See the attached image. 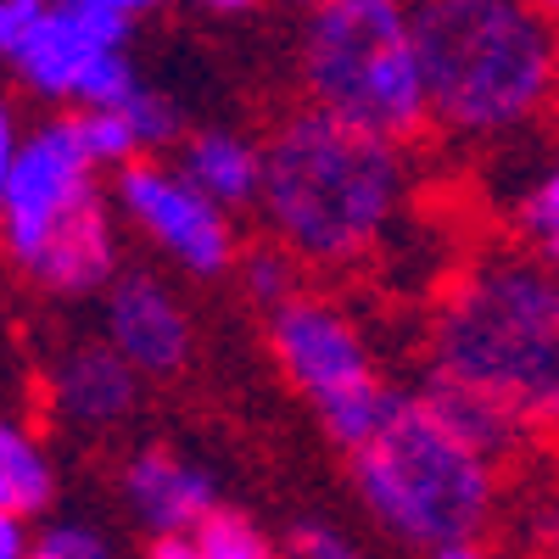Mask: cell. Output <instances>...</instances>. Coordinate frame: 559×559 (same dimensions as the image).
<instances>
[{
	"label": "cell",
	"instance_id": "17",
	"mask_svg": "<svg viewBox=\"0 0 559 559\" xmlns=\"http://www.w3.org/2000/svg\"><path fill=\"white\" fill-rule=\"evenodd\" d=\"M515 236L521 247L532 252H559V157L543 163L532 179H526V191L515 197Z\"/></svg>",
	"mask_w": 559,
	"mask_h": 559
},
{
	"label": "cell",
	"instance_id": "7",
	"mask_svg": "<svg viewBox=\"0 0 559 559\" xmlns=\"http://www.w3.org/2000/svg\"><path fill=\"white\" fill-rule=\"evenodd\" d=\"M96 168L102 163L84 146L79 112L73 118H45L34 134H23L12 179H7V191H0V252L23 269L57 224H68L90 202H102Z\"/></svg>",
	"mask_w": 559,
	"mask_h": 559
},
{
	"label": "cell",
	"instance_id": "16",
	"mask_svg": "<svg viewBox=\"0 0 559 559\" xmlns=\"http://www.w3.org/2000/svg\"><path fill=\"white\" fill-rule=\"evenodd\" d=\"M51 498H57V471L45 459L39 437L12 426V419H0V509H12V515L28 521Z\"/></svg>",
	"mask_w": 559,
	"mask_h": 559
},
{
	"label": "cell",
	"instance_id": "33",
	"mask_svg": "<svg viewBox=\"0 0 559 559\" xmlns=\"http://www.w3.org/2000/svg\"><path fill=\"white\" fill-rule=\"evenodd\" d=\"M23 559H45V554H39V548H28V554H23Z\"/></svg>",
	"mask_w": 559,
	"mask_h": 559
},
{
	"label": "cell",
	"instance_id": "6",
	"mask_svg": "<svg viewBox=\"0 0 559 559\" xmlns=\"http://www.w3.org/2000/svg\"><path fill=\"white\" fill-rule=\"evenodd\" d=\"M269 353L280 364V376L313 408L324 437L347 453L376 437L397 403V392L381 381L376 358H369L364 331L331 297L297 292L292 302L269 308Z\"/></svg>",
	"mask_w": 559,
	"mask_h": 559
},
{
	"label": "cell",
	"instance_id": "15",
	"mask_svg": "<svg viewBox=\"0 0 559 559\" xmlns=\"http://www.w3.org/2000/svg\"><path fill=\"white\" fill-rule=\"evenodd\" d=\"M179 174L207 191L218 207H252L263 197V146H252L236 129H197L179 146Z\"/></svg>",
	"mask_w": 559,
	"mask_h": 559
},
{
	"label": "cell",
	"instance_id": "11",
	"mask_svg": "<svg viewBox=\"0 0 559 559\" xmlns=\"http://www.w3.org/2000/svg\"><path fill=\"white\" fill-rule=\"evenodd\" d=\"M123 498L152 537H191L218 509V481L168 448H140L123 464Z\"/></svg>",
	"mask_w": 559,
	"mask_h": 559
},
{
	"label": "cell",
	"instance_id": "1",
	"mask_svg": "<svg viewBox=\"0 0 559 559\" xmlns=\"http://www.w3.org/2000/svg\"><path fill=\"white\" fill-rule=\"evenodd\" d=\"M408 146L324 107L280 118L263 146V218L274 241L313 269H353L381 252L408 213Z\"/></svg>",
	"mask_w": 559,
	"mask_h": 559
},
{
	"label": "cell",
	"instance_id": "23",
	"mask_svg": "<svg viewBox=\"0 0 559 559\" xmlns=\"http://www.w3.org/2000/svg\"><path fill=\"white\" fill-rule=\"evenodd\" d=\"M45 559H107V543L90 532V526H51L34 543Z\"/></svg>",
	"mask_w": 559,
	"mask_h": 559
},
{
	"label": "cell",
	"instance_id": "14",
	"mask_svg": "<svg viewBox=\"0 0 559 559\" xmlns=\"http://www.w3.org/2000/svg\"><path fill=\"white\" fill-rule=\"evenodd\" d=\"M414 397H419V408H426L448 437H459L464 448H476L492 464L509 459L532 437V426L503 397H492L487 386L464 381V376H448V369H437V364H426V376H419Z\"/></svg>",
	"mask_w": 559,
	"mask_h": 559
},
{
	"label": "cell",
	"instance_id": "5",
	"mask_svg": "<svg viewBox=\"0 0 559 559\" xmlns=\"http://www.w3.org/2000/svg\"><path fill=\"white\" fill-rule=\"evenodd\" d=\"M302 96L403 146L426 134L431 102L414 45V0H313L302 28Z\"/></svg>",
	"mask_w": 559,
	"mask_h": 559
},
{
	"label": "cell",
	"instance_id": "30",
	"mask_svg": "<svg viewBox=\"0 0 559 559\" xmlns=\"http://www.w3.org/2000/svg\"><path fill=\"white\" fill-rule=\"evenodd\" d=\"M112 7H118V12H129V17H140V12H163L168 0H112Z\"/></svg>",
	"mask_w": 559,
	"mask_h": 559
},
{
	"label": "cell",
	"instance_id": "22",
	"mask_svg": "<svg viewBox=\"0 0 559 559\" xmlns=\"http://www.w3.org/2000/svg\"><path fill=\"white\" fill-rule=\"evenodd\" d=\"M134 90H140V79H134L129 57L123 51H107V57H96V62L84 68V79L73 90V107H123Z\"/></svg>",
	"mask_w": 559,
	"mask_h": 559
},
{
	"label": "cell",
	"instance_id": "27",
	"mask_svg": "<svg viewBox=\"0 0 559 559\" xmlns=\"http://www.w3.org/2000/svg\"><path fill=\"white\" fill-rule=\"evenodd\" d=\"M28 548H34V537H28L23 515H12V509H0V559H23Z\"/></svg>",
	"mask_w": 559,
	"mask_h": 559
},
{
	"label": "cell",
	"instance_id": "4",
	"mask_svg": "<svg viewBox=\"0 0 559 559\" xmlns=\"http://www.w3.org/2000/svg\"><path fill=\"white\" fill-rule=\"evenodd\" d=\"M353 487L392 537L426 554L453 537H481L498 503L492 459L448 437L414 392H397L381 431L353 448Z\"/></svg>",
	"mask_w": 559,
	"mask_h": 559
},
{
	"label": "cell",
	"instance_id": "29",
	"mask_svg": "<svg viewBox=\"0 0 559 559\" xmlns=\"http://www.w3.org/2000/svg\"><path fill=\"white\" fill-rule=\"evenodd\" d=\"M431 559H487V548H481V537H453V543H437Z\"/></svg>",
	"mask_w": 559,
	"mask_h": 559
},
{
	"label": "cell",
	"instance_id": "3",
	"mask_svg": "<svg viewBox=\"0 0 559 559\" xmlns=\"http://www.w3.org/2000/svg\"><path fill=\"white\" fill-rule=\"evenodd\" d=\"M503 397L532 431H559V269L532 247L471 258L431 313V358Z\"/></svg>",
	"mask_w": 559,
	"mask_h": 559
},
{
	"label": "cell",
	"instance_id": "26",
	"mask_svg": "<svg viewBox=\"0 0 559 559\" xmlns=\"http://www.w3.org/2000/svg\"><path fill=\"white\" fill-rule=\"evenodd\" d=\"M17 146H23V134H17V112H12L7 102H0V191H7V179H12Z\"/></svg>",
	"mask_w": 559,
	"mask_h": 559
},
{
	"label": "cell",
	"instance_id": "20",
	"mask_svg": "<svg viewBox=\"0 0 559 559\" xmlns=\"http://www.w3.org/2000/svg\"><path fill=\"white\" fill-rule=\"evenodd\" d=\"M79 134H84L90 157H96L102 168H123L134 157H146L134 129H129V118H123V107H79Z\"/></svg>",
	"mask_w": 559,
	"mask_h": 559
},
{
	"label": "cell",
	"instance_id": "12",
	"mask_svg": "<svg viewBox=\"0 0 559 559\" xmlns=\"http://www.w3.org/2000/svg\"><path fill=\"white\" fill-rule=\"evenodd\" d=\"M23 274L51 297H90V292L112 286L118 280V229H112L107 197L73 213L68 224H57L45 236V247L23 263Z\"/></svg>",
	"mask_w": 559,
	"mask_h": 559
},
{
	"label": "cell",
	"instance_id": "2",
	"mask_svg": "<svg viewBox=\"0 0 559 559\" xmlns=\"http://www.w3.org/2000/svg\"><path fill=\"white\" fill-rule=\"evenodd\" d=\"M431 129L509 140L559 102V23L543 0H414Z\"/></svg>",
	"mask_w": 559,
	"mask_h": 559
},
{
	"label": "cell",
	"instance_id": "8",
	"mask_svg": "<svg viewBox=\"0 0 559 559\" xmlns=\"http://www.w3.org/2000/svg\"><path fill=\"white\" fill-rule=\"evenodd\" d=\"M112 197H118V213L152 247H163L185 274L218 280L236 269L241 252H236V229H229V207H218L207 191H197L179 168L134 157L118 168Z\"/></svg>",
	"mask_w": 559,
	"mask_h": 559
},
{
	"label": "cell",
	"instance_id": "25",
	"mask_svg": "<svg viewBox=\"0 0 559 559\" xmlns=\"http://www.w3.org/2000/svg\"><path fill=\"white\" fill-rule=\"evenodd\" d=\"M292 559H364V554L331 526H297L292 532Z\"/></svg>",
	"mask_w": 559,
	"mask_h": 559
},
{
	"label": "cell",
	"instance_id": "10",
	"mask_svg": "<svg viewBox=\"0 0 559 559\" xmlns=\"http://www.w3.org/2000/svg\"><path fill=\"white\" fill-rule=\"evenodd\" d=\"M107 342L140 376H179L191 364V319L152 274H118L107 286Z\"/></svg>",
	"mask_w": 559,
	"mask_h": 559
},
{
	"label": "cell",
	"instance_id": "13",
	"mask_svg": "<svg viewBox=\"0 0 559 559\" xmlns=\"http://www.w3.org/2000/svg\"><path fill=\"white\" fill-rule=\"evenodd\" d=\"M134 397H140V369L112 342L73 347L51 369V408L79 431H107L129 419Z\"/></svg>",
	"mask_w": 559,
	"mask_h": 559
},
{
	"label": "cell",
	"instance_id": "31",
	"mask_svg": "<svg viewBox=\"0 0 559 559\" xmlns=\"http://www.w3.org/2000/svg\"><path fill=\"white\" fill-rule=\"evenodd\" d=\"M197 7H207V12H252L258 0H197Z\"/></svg>",
	"mask_w": 559,
	"mask_h": 559
},
{
	"label": "cell",
	"instance_id": "18",
	"mask_svg": "<svg viewBox=\"0 0 559 559\" xmlns=\"http://www.w3.org/2000/svg\"><path fill=\"white\" fill-rule=\"evenodd\" d=\"M302 258L297 252H286V247H252L247 258H241V286H247V297L269 313V308H280V302H292L297 292H302Z\"/></svg>",
	"mask_w": 559,
	"mask_h": 559
},
{
	"label": "cell",
	"instance_id": "32",
	"mask_svg": "<svg viewBox=\"0 0 559 559\" xmlns=\"http://www.w3.org/2000/svg\"><path fill=\"white\" fill-rule=\"evenodd\" d=\"M543 12H548V17L559 23V0H543Z\"/></svg>",
	"mask_w": 559,
	"mask_h": 559
},
{
	"label": "cell",
	"instance_id": "21",
	"mask_svg": "<svg viewBox=\"0 0 559 559\" xmlns=\"http://www.w3.org/2000/svg\"><path fill=\"white\" fill-rule=\"evenodd\" d=\"M123 118H129V129H134V140H140V152H146V157L179 140V112H174V102L163 96V90L140 84L134 96L123 102Z\"/></svg>",
	"mask_w": 559,
	"mask_h": 559
},
{
	"label": "cell",
	"instance_id": "28",
	"mask_svg": "<svg viewBox=\"0 0 559 559\" xmlns=\"http://www.w3.org/2000/svg\"><path fill=\"white\" fill-rule=\"evenodd\" d=\"M146 559H207V554L197 548V537H157Z\"/></svg>",
	"mask_w": 559,
	"mask_h": 559
},
{
	"label": "cell",
	"instance_id": "9",
	"mask_svg": "<svg viewBox=\"0 0 559 559\" xmlns=\"http://www.w3.org/2000/svg\"><path fill=\"white\" fill-rule=\"evenodd\" d=\"M129 12H118L112 0H45V12L34 23V34L17 45V79L45 102H73V90L84 79V68L123 51L129 39Z\"/></svg>",
	"mask_w": 559,
	"mask_h": 559
},
{
	"label": "cell",
	"instance_id": "24",
	"mask_svg": "<svg viewBox=\"0 0 559 559\" xmlns=\"http://www.w3.org/2000/svg\"><path fill=\"white\" fill-rule=\"evenodd\" d=\"M39 12H45V0H0V57H17V45L34 34V23H39Z\"/></svg>",
	"mask_w": 559,
	"mask_h": 559
},
{
	"label": "cell",
	"instance_id": "19",
	"mask_svg": "<svg viewBox=\"0 0 559 559\" xmlns=\"http://www.w3.org/2000/svg\"><path fill=\"white\" fill-rule=\"evenodd\" d=\"M197 537V548L207 554V559H274V543H269V532L252 521V515H241V509H213V515L191 532Z\"/></svg>",
	"mask_w": 559,
	"mask_h": 559
},
{
	"label": "cell",
	"instance_id": "35",
	"mask_svg": "<svg viewBox=\"0 0 559 559\" xmlns=\"http://www.w3.org/2000/svg\"><path fill=\"white\" fill-rule=\"evenodd\" d=\"M554 559H559V554H554Z\"/></svg>",
	"mask_w": 559,
	"mask_h": 559
},
{
	"label": "cell",
	"instance_id": "34",
	"mask_svg": "<svg viewBox=\"0 0 559 559\" xmlns=\"http://www.w3.org/2000/svg\"><path fill=\"white\" fill-rule=\"evenodd\" d=\"M548 263H554V269H559V252H548Z\"/></svg>",
	"mask_w": 559,
	"mask_h": 559
}]
</instances>
